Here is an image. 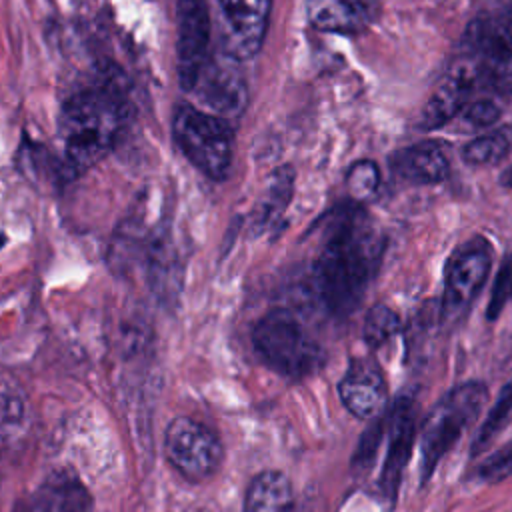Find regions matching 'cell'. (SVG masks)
<instances>
[{
    "instance_id": "obj_24",
    "label": "cell",
    "mask_w": 512,
    "mask_h": 512,
    "mask_svg": "<svg viewBox=\"0 0 512 512\" xmlns=\"http://www.w3.org/2000/svg\"><path fill=\"white\" fill-rule=\"evenodd\" d=\"M24 404L10 392H0V448L8 446L22 430Z\"/></svg>"
},
{
    "instance_id": "obj_3",
    "label": "cell",
    "mask_w": 512,
    "mask_h": 512,
    "mask_svg": "<svg viewBox=\"0 0 512 512\" xmlns=\"http://www.w3.org/2000/svg\"><path fill=\"white\" fill-rule=\"evenodd\" d=\"M488 400V388L470 380L450 388L426 416L420 428V480L422 484L434 474L442 456L456 444L462 432L478 418Z\"/></svg>"
},
{
    "instance_id": "obj_18",
    "label": "cell",
    "mask_w": 512,
    "mask_h": 512,
    "mask_svg": "<svg viewBox=\"0 0 512 512\" xmlns=\"http://www.w3.org/2000/svg\"><path fill=\"white\" fill-rule=\"evenodd\" d=\"M292 502L290 480L278 470H262L248 484L244 512H290Z\"/></svg>"
},
{
    "instance_id": "obj_19",
    "label": "cell",
    "mask_w": 512,
    "mask_h": 512,
    "mask_svg": "<svg viewBox=\"0 0 512 512\" xmlns=\"http://www.w3.org/2000/svg\"><path fill=\"white\" fill-rule=\"evenodd\" d=\"M292 190H294V170L290 166L278 168L268 178L264 194L250 216V230L254 236L262 234L282 218V212L290 204Z\"/></svg>"
},
{
    "instance_id": "obj_4",
    "label": "cell",
    "mask_w": 512,
    "mask_h": 512,
    "mask_svg": "<svg viewBox=\"0 0 512 512\" xmlns=\"http://www.w3.org/2000/svg\"><path fill=\"white\" fill-rule=\"evenodd\" d=\"M252 344L262 362L286 378H306L324 362L320 344L286 310H272L262 316L252 328Z\"/></svg>"
},
{
    "instance_id": "obj_20",
    "label": "cell",
    "mask_w": 512,
    "mask_h": 512,
    "mask_svg": "<svg viewBox=\"0 0 512 512\" xmlns=\"http://www.w3.org/2000/svg\"><path fill=\"white\" fill-rule=\"evenodd\" d=\"M510 422H512V380H508L502 386V390L496 396V402L492 404L484 422L480 424V428L472 440V446H470L472 456L484 452L504 432V428Z\"/></svg>"
},
{
    "instance_id": "obj_27",
    "label": "cell",
    "mask_w": 512,
    "mask_h": 512,
    "mask_svg": "<svg viewBox=\"0 0 512 512\" xmlns=\"http://www.w3.org/2000/svg\"><path fill=\"white\" fill-rule=\"evenodd\" d=\"M462 116H464L466 124L476 126V128H484V126L494 124L500 118V108L492 100H478V102L468 104L464 108Z\"/></svg>"
},
{
    "instance_id": "obj_2",
    "label": "cell",
    "mask_w": 512,
    "mask_h": 512,
    "mask_svg": "<svg viewBox=\"0 0 512 512\" xmlns=\"http://www.w3.org/2000/svg\"><path fill=\"white\" fill-rule=\"evenodd\" d=\"M126 122V104L110 88L74 94L62 108L58 132L64 142V164L72 174L98 164L118 142Z\"/></svg>"
},
{
    "instance_id": "obj_23",
    "label": "cell",
    "mask_w": 512,
    "mask_h": 512,
    "mask_svg": "<svg viewBox=\"0 0 512 512\" xmlns=\"http://www.w3.org/2000/svg\"><path fill=\"white\" fill-rule=\"evenodd\" d=\"M346 184L348 192L354 200H366L370 198L380 184V172L378 166L370 160H360L350 166L346 174Z\"/></svg>"
},
{
    "instance_id": "obj_6",
    "label": "cell",
    "mask_w": 512,
    "mask_h": 512,
    "mask_svg": "<svg viewBox=\"0 0 512 512\" xmlns=\"http://www.w3.org/2000/svg\"><path fill=\"white\" fill-rule=\"evenodd\" d=\"M164 450L170 466L188 482H204L224 460L218 434L190 416H176L164 432Z\"/></svg>"
},
{
    "instance_id": "obj_28",
    "label": "cell",
    "mask_w": 512,
    "mask_h": 512,
    "mask_svg": "<svg viewBox=\"0 0 512 512\" xmlns=\"http://www.w3.org/2000/svg\"><path fill=\"white\" fill-rule=\"evenodd\" d=\"M500 182H502V186H508V188H512V166H510L508 170H504V172H502V176H500Z\"/></svg>"
},
{
    "instance_id": "obj_5",
    "label": "cell",
    "mask_w": 512,
    "mask_h": 512,
    "mask_svg": "<svg viewBox=\"0 0 512 512\" xmlns=\"http://www.w3.org/2000/svg\"><path fill=\"white\" fill-rule=\"evenodd\" d=\"M172 134L182 154L208 178L224 180L234 156V130L226 118L182 104L174 112Z\"/></svg>"
},
{
    "instance_id": "obj_1",
    "label": "cell",
    "mask_w": 512,
    "mask_h": 512,
    "mask_svg": "<svg viewBox=\"0 0 512 512\" xmlns=\"http://www.w3.org/2000/svg\"><path fill=\"white\" fill-rule=\"evenodd\" d=\"M382 252L384 238L360 208L342 206L328 216L314 286L332 316H348L360 306Z\"/></svg>"
},
{
    "instance_id": "obj_11",
    "label": "cell",
    "mask_w": 512,
    "mask_h": 512,
    "mask_svg": "<svg viewBox=\"0 0 512 512\" xmlns=\"http://www.w3.org/2000/svg\"><path fill=\"white\" fill-rule=\"evenodd\" d=\"M234 60L236 58L228 54L224 60L208 58L192 88V94H196L200 104L208 106L212 114L220 118L240 116L248 102L246 82L234 66Z\"/></svg>"
},
{
    "instance_id": "obj_8",
    "label": "cell",
    "mask_w": 512,
    "mask_h": 512,
    "mask_svg": "<svg viewBox=\"0 0 512 512\" xmlns=\"http://www.w3.org/2000/svg\"><path fill=\"white\" fill-rule=\"evenodd\" d=\"M492 266L490 246L476 238L458 248L446 268L444 316L458 318L482 290Z\"/></svg>"
},
{
    "instance_id": "obj_22",
    "label": "cell",
    "mask_w": 512,
    "mask_h": 512,
    "mask_svg": "<svg viewBox=\"0 0 512 512\" xmlns=\"http://www.w3.org/2000/svg\"><path fill=\"white\" fill-rule=\"evenodd\" d=\"M398 330H400V318L392 308L384 304H376L368 310L364 320V340L372 348H378L384 342H388L392 336L398 334Z\"/></svg>"
},
{
    "instance_id": "obj_16",
    "label": "cell",
    "mask_w": 512,
    "mask_h": 512,
    "mask_svg": "<svg viewBox=\"0 0 512 512\" xmlns=\"http://www.w3.org/2000/svg\"><path fill=\"white\" fill-rule=\"evenodd\" d=\"M474 82H478L476 74L472 66L464 60V64L454 68L428 98L422 110V128H438L446 124L452 116L462 112L464 106L468 104V96L472 92Z\"/></svg>"
},
{
    "instance_id": "obj_17",
    "label": "cell",
    "mask_w": 512,
    "mask_h": 512,
    "mask_svg": "<svg viewBox=\"0 0 512 512\" xmlns=\"http://www.w3.org/2000/svg\"><path fill=\"white\" fill-rule=\"evenodd\" d=\"M394 168L410 182L432 184L444 180L450 166L440 144L420 142L398 152Z\"/></svg>"
},
{
    "instance_id": "obj_29",
    "label": "cell",
    "mask_w": 512,
    "mask_h": 512,
    "mask_svg": "<svg viewBox=\"0 0 512 512\" xmlns=\"http://www.w3.org/2000/svg\"><path fill=\"white\" fill-rule=\"evenodd\" d=\"M4 242H6V236H4V234H2V232H0V248H2V246H4Z\"/></svg>"
},
{
    "instance_id": "obj_12",
    "label": "cell",
    "mask_w": 512,
    "mask_h": 512,
    "mask_svg": "<svg viewBox=\"0 0 512 512\" xmlns=\"http://www.w3.org/2000/svg\"><path fill=\"white\" fill-rule=\"evenodd\" d=\"M416 440V412L410 398H402L388 418V448L380 474V492L386 500H394L402 482L404 468L410 460Z\"/></svg>"
},
{
    "instance_id": "obj_14",
    "label": "cell",
    "mask_w": 512,
    "mask_h": 512,
    "mask_svg": "<svg viewBox=\"0 0 512 512\" xmlns=\"http://www.w3.org/2000/svg\"><path fill=\"white\" fill-rule=\"evenodd\" d=\"M344 408L356 418L368 420L382 412L386 404V384L380 368L368 360H356L338 384Z\"/></svg>"
},
{
    "instance_id": "obj_7",
    "label": "cell",
    "mask_w": 512,
    "mask_h": 512,
    "mask_svg": "<svg viewBox=\"0 0 512 512\" xmlns=\"http://www.w3.org/2000/svg\"><path fill=\"white\" fill-rule=\"evenodd\" d=\"M468 64L476 80L500 94H512V32L496 18H476L464 32Z\"/></svg>"
},
{
    "instance_id": "obj_21",
    "label": "cell",
    "mask_w": 512,
    "mask_h": 512,
    "mask_svg": "<svg viewBox=\"0 0 512 512\" xmlns=\"http://www.w3.org/2000/svg\"><path fill=\"white\" fill-rule=\"evenodd\" d=\"M512 144V132L508 128H500L496 132H488L484 136L474 138L470 144H466L462 158L464 162L472 166H486L500 162Z\"/></svg>"
},
{
    "instance_id": "obj_10",
    "label": "cell",
    "mask_w": 512,
    "mask_h": 512,
    "mask_svg": "<svg viewBox=\"0 0 512 512\" xmlns=\"http://www.w3.org/2000/svg\"><path fill=\"white\" fill-rule=\"evenodd\" d=\"M224 20V50L236 60L254 58L266 38L272 0H218Z\"/></svg>"
},
{
    "instance_id": "obj_25",
    "label": "cell",
    "mask_w": 512,
    "mask_h": 512,
    "mask_svg": "<svg viewBox=\"0 0 512 512\" xmlns=\"http://www.w3.org/2000/svg\"><path fill=\"white\" fill-rule=\"evenodd\" d=\"M510 298H512V254L506 256V258L502 260L500 268H498L496 282H494L492 296H490L488 310H486L488 318H490V320L498 318Z\"/></svg>"
},
{
    "instance_id": "obj_26",
    "label": "cell",
    "mask_w": 512,
    "mask_h": 512,
    "mask_svg": "<svg viewBox=\"0 0 512 512\" xmlns=\"http://www.w3.org/2000/svg\"><path fill=\"white\" fill-rule=\"evenodd\" d=\"M478 476L484 482H502V480L510 478L512 476V442L504 444L498 452L488 456L482 462Z\"/></svg>"
},
{
    "instance_id": "obj_15",
    "label": "cell",
    "mask_w": 512,
    "mask_h": 512,
    "mask_svg": "<svg viewBox=\"0 0 512 512\" xmlns=\"http://www.w3.org/2000/svg\"><path fill=\"white\" fill-rule=\"evenodd\" d=\"M308 20L324 32H360L378 14L376 0H308Z\"/></svg>"
},
{
    "instance_id": "obj_13",
    "label": "cell",
    "mask_w": 512,
    "mask_h": 512,
    "mask_svg": "<svg viewBox=\"0 0 512 512\" xmlns=\"http://www.w3.org/2000/svg\"><path fill=\"white\" fill-rule=\"evenodd\" d=\"M14 512H94V502L76 474L58 470L24 494Z\"/></svg>"
},
{
    "instance_id": "obj_30",
    "label": "cell",
    "mask_w": 512,
    "mask_h": 512,
    "mask_svg": "<svg viewBox=\"0 0 512 512\" xmlns=\"http://www.w3.org/2000/svg\"><path fill=\"white\" fill-rule=\"evenodd\" d=\"M502 4H504V6H508V8L512 10V0H502Z\"/></svg>"
},
{
    "instance_id": "obj_9",
    "label": "cell",
    "mask_w": 512,
    "mask_h": 512,
    "mask_svg": "<svg viewBox=\"0 0 512 512\" xmlns=\"http://www.w3.org/2000/svg\"><path fill=\"white\" fill-rule=\"evenodd\" d=\"M178 80L184 92H192L208 62L210 14L204 0H178Z\"/></svg>"
}]
</instances>
